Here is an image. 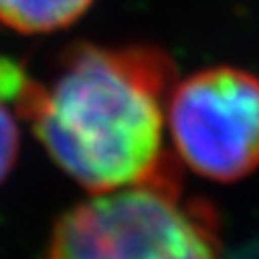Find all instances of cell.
<instances>
[{
	"mask_svg": "<svg viewBox=\"0 0 259 259\" xmlns=\"http://www.w3.org/2000/svg\"><path fill=\"white\" fill-rule=\"evenodd\" d=\"M171 59L153 48L76 46L52 84L30 80L18 115L65 173L91 192L151 180L173 158L162 151Z\"/></svg>",
	"mask_w": 259,
	"mask_h": 259,
	"instance_id": "1",
	"label": "cell"
},
{
	"mask_svg": "<svg viewBox=\"0 0 259 259\" xmlns=\"http://www.w3.org/2000/svg\"><path fill=\"white\" fill-rule=\"evenodd\" d=\"M44 259H221L212 209L180 203L175 162L100 192L56 223Z\"/></svg>",
	"mask_w": 259,
	"mask_h": 259,
	"instance_id": "2",
	"label": "cell"
},
{
	"mask_svg": "<svg viewBox=\"0 0 259 259\" xmlns=\"http://www.w3.org/2000/svg\"><path fill=\"white\" fill-rule=\"evenodd\" d=\"M168 127L194 173L233 182L259 166V80L233 67L205 69L168 97Z\"/></svg>",
	"mask_w": 259,
	"mask_h": 259,
	"instance_id": "3",
	"label": "cell"
},
{
	"mask_svg": "<svg viewBox=\"0 0 259 259\" xmlns=\"http://www.w3.org/2000/svg\"><path fill=\"white\" fill-rule=\"evenodd\" d=\"M91 0H0V26L18 32H50L69 26Z\"/></svg>",
	"mask_w": 259,
	"mask_h": 259,
	"instance_id": "4",
	"label": "cell"
},
{
	"mask_svg": "<svg viewBox=\"0 0 259 259\" xmlns=\"http://www.w3.org/2000/svg\"><path fill=\"white\" fill-rule=\"evenodd\" d=\"M30 84V78L26 76L24 67L7 56H0V104H13L18 106L20 97Z\"/></svg>",
	"mask_w": 259,
	"mask_h": 259,
	"instance_id": "5",
	"label": "cell"
},
{
	"mask_svg": "<svg viewBox=\"0 0 259 259\" xmlns=\"http://www.w3.org/2000/svg\"><path fill=\"white\" fill-rule=\"evenodd\" d=\"M18 147L20 132L15 125V119L5 108V104H0V182L11 173L15 158H18Z\"/></svg>",
	"mask_w": 259,
	"mask_h": 259,
	"instance_id": "6",
	"label": "cell"
},
{
	"mask_svg": "<svg viewBox=\"0 0 259 259\" xmlns=\"http://www.w3.org/2000/svg\"><path fill=\"white\" fill-rule=\"evenodd\" d=\"M229 259H259V236H255L253 240H248L246 244L238 246L229 255Z\"/></svg>",
	"mask_w": 259,
	"mask_h": 259,
	"instance_id": "7",
	"label": "cell"
}]
</instances>
